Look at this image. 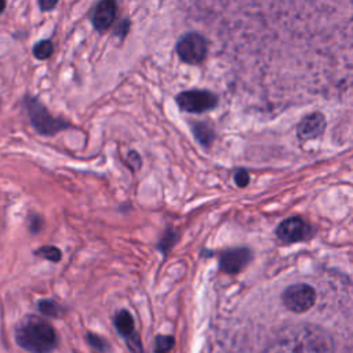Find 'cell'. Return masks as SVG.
Masks as SVG:
<instances>
[{"mask_svg":"<svg viewBox=\"0 0 353 353\" xmlns=\"http://www.w3.org/2000/svg\"><path fill=\"white\" fill-rule=\"evenodd\" d=\"M263 353H335V343L323 328L301 324L279 332Z\"/></svg>","mask_w":353,"mask_h":353,"instance_id":"cell-1","label":"cell"},{"mask_svg":"<svg viewBox=\"0 0 353 353\" xmlns=\"http://www.w3.org/2000/svg\"><path fill=\"white\" fill-rule=\"evenodd\" d=\"M15 341L30 353H50L58 343L54 327L44 319L33 314L23 317L18 323Z\"/></svg>","mask_w":353,"mask_h":353,"instance_id":"cell-2","label":"cell"},{"mask_svg":"<svg viewBox=\"0 0 353 353\" xmlns=\"http://www.w3.org/2000/svg\"><path fill=\"white\" fill-rule=\"evenodd\" d=\"M25 108L30 124L41 135H55L57 132L72 127L69 121L59 117H54L48 112V109L41 103V101L36 97H26Z\"/></svg>","mask_w":353,"mask_h":353,"instance_id":"cell-3","label":"cell"},{"mask_svg":"<svg viewBox=\"0 0 353 353\" xmlns=\"http://www.w3.org/2000/svg\"><path fill=\"white\" fill-rule=\"evenodd\" d=\"M175 50L182 62L197 65L204 61L208 51V44L203 34L197 32H189L178 40Z\"/></svg>","mask_w":353,"mask_h":353,"instance_id":"cell-4","label":"cell"},{"mask_svg":"<svg viewBox=\"0 0 353 353\" xmlns=\"http://www.w3.org/2000/svg\"><path fill=\"white\" fill-rule=\"evenodd\" d=\"M178 108L188 113H203L218 105V97L207 90H186L175 97Z\"/></svg>","mask_w":353,"mask_h":353,"instance_id":"cell-5","label":"cell"},{"mask_svg":"<svg viewBox=\"0 0 353 353\" xmlns=\"http://www.w3.org/2000/svg\"><path fill=\"white\" fill-rule=\"evenodd\" d=\"M316 291L313 287L305 283L292 284L283 292V303L284 306L295 313H303L312 309L316 303Z\"/></svg>","mask_w":353,"mask_h":353,"instance_id":"cell-6","label":"cell"},{"mask_svg":"<svg viewBox=\"0 0 353 353\" xmlns=\"http://www.w3.org/2000/svg\"><path fill=\"white\" fill-rule=\"evenodd\" d=\"M309 225L301 218H288L277 228V237L285 243H295L309 237Z\"/></svg>","mask_w":353,"mask_h":353,"instance_id":"cell-7","label":"cell"},{"mask_svg":"<svg viewBox=\"0 0 353 353\" xmlns=\"http://www.w3.org/2000/svg\"><path fill=\"white\" fill-rule=\"evenodd\" d=\"M117 4L113 0H102L95 4L92 11V26L98 32H105L116 19Z\"/></svg>","mask_w":353,"mask_h":353,"instance_id":"cell-8","label":"cell"},{"mask_svg":"<svg viewBox=\"0 0 353 353\" xmlns=\"http://www.w3.org/2000/svg\"><path fill=\"white\" fill-rule=\"evenodd\" d=\"M251 259V252L247 248H234L223 252L219 259V266L226 273L240 272Z\"/></svg>","mask_w":353,"mask_h":353,"instance_id":"cell-9","label":"cell"},{"mask_svg":"<svg viewBox=\"0 0 353 353\" xmlns=\"http://www.w3.org/2000/svg\"><path fill=\"white\" fill-rule=\"evenodd\" d=\"M325 128V119L321 113H312L298 124V135L302 139L317 138Z\"/></svg>","mask_w":353,"mask_h":353,"instance_id":"cell-10","label":"cell"},{"mask_svg":"<svg viewBox=\"0 0 353 353\" xmlns=\"http://www.w3.org/2000/svg\"><path fill=\"white\" fill-rule=\"evenodd\" d=\"M113 324H114V328L117 330V332H119L125 341L138 334V332L135 331L134 317L131 316V313H130L127 309H121V310H119V312L114 314Z\"/></svg>","mask_w":353,"mask_h":353,"instance_id":"cell-11","label":"cell"},{"mask_svg":"<svg viewBox=\"0 0 353 353\" xmlns=\"http://www.w3.org/2000/svg\"><path fill=\"white\" fill-rule=\"evenodd\" d=\"M193 135L194 138L203 145V146H210L211 142L214 141V130L207 124V123H194L193 127Z\"/></svg>","mask_w":353,"mask_h":353,"instance_id":"cell-12","label":"cell"},{"mask_svg":"<svg viewBox=\"0 0 353 353\" xmlns=\"http://www.w3.org/2000/svg\"><path fill=\"white\" fill-rule=\"evenodd\" d=\"M179 239V232L176 229H174L172 226L171 228H167L163 233V236L160 237L159 240V244H157V248L164 254L167 255V252L175 245V243L178 241Z\"/></svg>","mask_w":353,"mask_h":353,"instance_id":"cell-13","label":"cell"},{"mask_svg":"<svg viewBox=\"0 0 353 353\" xmlns=\"http://www.w3.org/2000/svg\"><path fill=\"white\" fill-rule=\"evenodd\" d=\"M37 307L40 313L50 316V317H59L62 313L61 305L54 299H40L37 302Z\"/></svg>","mask_w":353,"mask_h":353,"instance_id":"cell-14","label":"cell"},{"mask_svg":"<svg viewBox=\"0 0 353 353\" xmlns=\"http://www.w3.org/2000/svg\"><path fill=\"white\" fill-rule=\"evenodd\" d=\"M34 255L43 258V259H47L50 262H59L62 259V252L58 247L55 245H43L37 250H34Z\"/></svg>","mask_w":353,"mask_h":353,"instance_id":"cell-15","label":"cell"},{"mask_svg":"<svg viewBox=\"0 0 353 353\" xmlns=\"http://www.w3.org/2000/svg\"><path fill=\"white\" fill-rule=\"evenodd\" d=\"M52 51L54 47L51 40H40L33 46V55L40 61L48 59L52 55Z\"/></svg>","mask_w":353,"mask_h":353,"instance_id":"cell-16","label":"cell"},{"mask_svg":"<svg viewBox=\"0 0 353 353\" xmlns=\"http://www.w3.org/2000/svg\"><path fill=\"white\" fill-rule=\"evenodd\" d=\"M175 345L172 335H157L154 339L153 353H170Z\"/></svg>","mask_w":353,"mask_h":353,"instance_id":"cell-17","label":"cell"},{"mask_svg":"<svg viewBox=\"0 0 353 353\" xmlns=\"http://www.w3.org/2000/svg\"><path fill=\"white\" fill-rule=\"evenodd\" d=\"M85 339H87L88 345L92 347V350H95V352H98V353H103V352L108 349V342H106L102 336H99V335H97V334L87 332Z\"/></svg>","mask_w":353,"mask_h":353,"instance_id":"cell-18","label":"cell"},{"mask_svg":"<svg viewBox=\"0 0 353 353\" xmlns=\"http://www.w3.org/2000/svg\"><path fill=\"white\" fill-rule=\"evenodd\" d=\"M125 163L132 170V171H137L141 168V164H142V159H141V154L135 150H131L128 154H127V159H125Z\"/></svg>","mask_w":353,"mask_h":353,"instance_id":"cell-19","label":"cell"},{"mask_svg":"<svg viewBox=\"0 0 353 353\" xmlns=\"http://www.w3.org/2000/svg\"><path fill=\"white\" fill-rule=\"evenodd\" d=\"M41 228H43V218L37 214L29 215V230L34 234V233H39Z\"/></svg>","mask_w":353,"mask_h":353,"instance_id":"cell-20","label":"cell"},{"mask_svg":"<svg viewBox=\"0 0 353 353\" xmlns=\"http://www.w3.org/2000/svg\"><path fill=\"white\" fill-rule=\"evenodd\" d=\"M128 30H130V21L128 19H123V21H120L117 23V26L114 29V36H117L120 40H123L127 36Z\"/></svg>","mask_w":353,"mask_h":353,"instance_id":"cell-21","label":"cell"},{"mask_svg":"<svg viewBox=\"0 0 353 353\" xmlns=\"http://www.w3.org/2000/svg\"><path fill=\"white\" fill-rule=\"evenodd\" d=\"M234 182H236V185L240 186V188L247 186L248 182H250V175H248V172L244 171V170L237 171V172L234 174Z\"/></svg>","mask_w":353,"mask_h":353,"instance_id":"cell-22","label":"cell"},{"mask_svg":"<svg viewBox=\"0 0 353 353\" xmlns=\"http://www.w3.org/2000/svg\"><path fill=\"white\" fill-rule=\"evenodd\" d=\"M57 4H58V1H55V0H52V1H50V0H40L39 1V7H40L41 11H50V10L55 8Z\"/></svg>","mask_w":353,"mask_h":353,"instance_id":"cell-23","label":"cell"},{"mask_svg":"<svg viewBox=\"0 0 353 353\" xmlns=\"http://www.w3.org/2000/svg\"><path fill=\"white\" fill-rule=\"evenodd\" d=\"M6 1H3V0H0V14L4 11V8H6Z\"/></svg>","mask_w":353,"mask_h":353,"instance_id":"cell-24","label":"cell"}]
</instances>
